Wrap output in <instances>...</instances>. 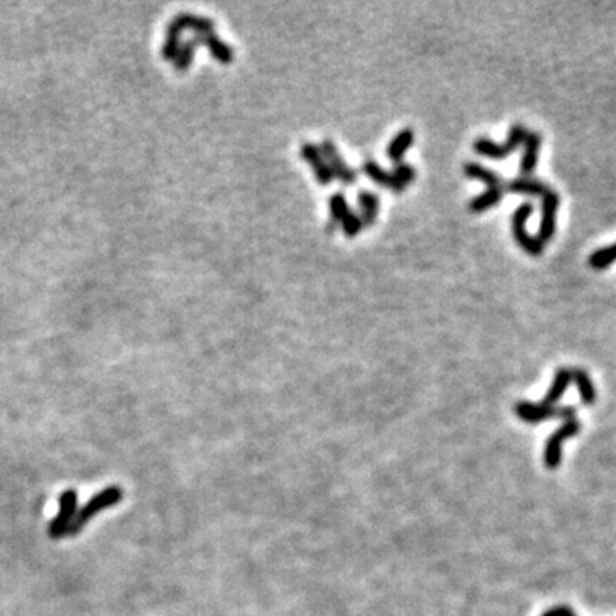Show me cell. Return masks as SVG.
I'll use <instances>...</instances> for the list:
<instances>
[{"label":"cell","instance_id":"5","mask_svg":"<svg viewBox=\"0 0 616 616\" xmlns=\"http://www.w3.org/2000/svg\"><path fill=\"white\" fill-rule=\"evenodd\" d=\"M319 148L320 151H322L324 158H326L334 180H339L343 185H353V183L358 180L356 172L346 163V160L341 156L339 149H337V145L332 143L331 139H324Z\"/></svg>","mask_w":616,"mask_h":616},{"label":"cell","instance_id":"12","mask_svg":"<svg viewBox=\"0 0 616 616\" xmlns=\"http://www.w3.org/2000/svg\"><path fill=\"white\" fill-rule=\"evenodd\" d=\"M505 190L510 194H520V195H532V197H543L548 192L549 187L546 183H543L538 178L532 177H517L514 180H510L505 185Z\"/></svg>","mask_w":616,"mask_h":616},{"label":"cell","instance_id":"11","mask_svg":"<svg viewBox=\"0 0 616 616\" xmlns=\"http://www.w3.org/2000/svg\"><path fill=\"white\" fill-rule=\"evenodd\" d=\"M570 382H572V368L556 370L555 378H553V384L549 387V390L539 405L543 407H555L556 402L561 399V395L567 392Z\"/></svg>","mask_w":616,"mask_h":616},{"label":"cell","instance_id":"8","mask_svg":"<svg viewBox=\"0 0 616 616\" xmlns=\"http://www.w3.org/2000/svg\"><path fill=\"white\" fill-rule=\"evenodd\" d=\"M361 170H363V173L370 178V180L375 182L377 185L385 187V189H389L392 194L399 195V194L405 192L406 187L402 185V183L399 182L392 173L385 172V170L382 168V166L378 165L375 160H366L365 163L361 165Z\"/></svg>","mask_w":616,"mask_h":616},{"label":"cell","instance_id":"1","mask_svg":"<svg viewBox=\"0 0 616 616\" xmlns=\"http://www.w3.org/2000/svg\"><path fill=\"white\" fill-rule=\"evenodd\" d=\"M526 136L527 128L520 126V123H515V126H512L509 137H507V141L503 144L493 143L488 137H480V139L474 141L473 148L480 156L490 158V160H505L507 156H510V154L524 143Z\"/></svg>","mask_w":616,"mask_h":616},{"label":"cell","instance_id":"13","mask_svg":"<svg viewBox=\"0 0 616 616\" xmlns=\"http://www.w3.org/2000/svg\"><path fill=\"white\" fill-rule=\"evenodd\" d=\"M414 144V131L413 128H402L392 137L389 145H387V158L392 161L394 165L402 163V158L407 149Z\"/></svg>","mask_w":616,"mask_h":616},{"label":"cell","instance_id":"15","mask_svg":"<svg viewBox=\"0 0 616 616\" xmlns=\"http://www.w3.org/2000/svg\"><path fill=\"white\" fill-rule=\"evenodd\" d=\"M572 380L576 382V387L581 394L582 405L593 406L596 402V387H594L593 378L584 368H576L572 370Z\"/></svg>","mask_w":616,"mask_h":616},{"label":"cell","instance_id":"10","mask_svg":"<svg viewBox=\"0 0 616 616\" xmlns=\"http://www.w3.org/2000/svg\"><path fill=\"white\" fill-rule=\"evenodd\" d=\"M194 41L197 45H206V47L209 48L211 55L214 57L216 60L221 62V64H231L233 58H235V55H233V50L228 47L223 40H219L212 31L197 33V36H195Z\"/></svg>","mask_w":616,"mask_h":616},{"label":"cell","instance_id":"21","mask_svg":"<svg viewBox=\"0 0 616 616\" xmlns=\"http://www.w3.org/2000/svg\"><path fill=\"white\" fill-rule=\"evenodd\" d=\"M392 175L405 187L409 185V183H413L416 180V170L413 168V166L407 165V163L394 165V173Z\"/></svg>","mask_w":616,"mask_h":616},{"label":"cell","instance_id":"18","mask_svg":"<svg viewBox=\"0 0 616 616\" xmlns=\"http://www.w3.org/2000/svg\"><path fill=\"white\" fill-rule=\"evenodd\" d=\"M351 211L349 209L348 199L344 194L336 192L329 197V212H331V224H327V231H334L336 226H339L344 216Z\"/></svg>","mask_w":616,"mask_h":616},{"label":"cell","instance_id":"4","mask_svg":"<svg viewBox=\"0 0 616 616\" xmlns=\"http://www.w3.org/2000/svg\"><path fill=\"white\" fill-rule=\"evenodd\" d=\"M578 431H581V422H578L577 418H573V419H567L559 430L553 431V434L549 435L546 444H544V453H543L546 469L553 471V469L559 468L561 462V447H563V444L567 442L568 439H572L573 435H577Z\"/></svg>","mask_w":616,"mask_h":616},{"label":"cell","instance_id":"9","mask_svg":"<svg viewBox=\"0 0 616 616\" xmlns=\"http://www.w3.org/2000/svg\"><path fill=\"white\" fill-rule=\"evenodd\" d=\"M541 149V134L538 132H527L524 139V153L520 158V173L522 177H531L536 172Z\"/></svg>","mask_w":616,"mask_h":616},{"label":"cell","instance_id":"17","mask_svg":"<svg viewBox=\"0 0 616 616\" xmlns=\"http://www.w3.org/2000/svg\"><path fill=\"white\" fill-rule=\"evenodd\" d=\"M464 175L466 177L473 178V180L485 183V185H488V189H493V187H503L500 175L491 172V170L485 168V166L480 163H474V161L464 165Z\"/></svg>","mask_w":616,"mask_h":616},{"label":"cell","instance_id":"7","mask_svg":"<svg viewBox=\"0 0 616 616\" xmlns=\"http://www.w3.org/2000/svg\"><path fill=\"white\" fill-rule=\"evenodd\" d=\"M299 156L303 158V160L307 161L308 165H310L312 172L315 175V180H317L320 185L327 187L331 185L332 182H334V177H332L331 168H329L326 158H324L322 151H320V148L317 144L314 143H305L302 144V148H299Z\"/></svg>","mask_w":616,"mask_h":616},{"label":"cell","instance_id":"2","mask_svg":"<svg viewBox=\"0 0 616 616\" xmlns=\"http://www.w3.org/2000/svg\"><path fill=\"white\" fill-rule=\"evenodd\" d=\"M532 211H534V207L529 202L522 204V206L515 209L514 214H512V233H514L515 241H517V245L524 252L532 257H539L544 251V243H541L538 236L529 235L526 228L527 219L531 218Z\"/></svg>","mask_w":616,"mask_h":616},{"label":"cell","instance_id":"20","mask_svg":"<svg viewBox=\"0 0 616 616\" xmlns=\"http://www.w3.org/2000/svg\"><path fill=\"white\" fill-rule=\"evenodd\" d=\"M339 226L343 228L344 235H346L348 238H355V236L360 235L361 228H363V223H361V218L356 214V212L349 211L343 218V221H341Z\"/></svg>","mask_w":616,"mask_h":616},{"label":"cell","instance_id":"16","mask_svg":"<svg viewBox=\"0 0 616 616\" xmlns=\"http://www.w3.org/2000/svg\"><path fill=\"white\" fill-rule=\"evenodd\" d=\"M503 194H505V185L503 187H493V189L485 190V192L476 195L471 202H469V211L474 214H481V212L491 209V207L497 206L502 201Z\"/></svg>","mask_w":616,"mask_h":616},{"label":"cell","instance_id":"3","mask_svg":"<svg viewBox=\"0 0 616 616\" xmlns=\"http://www.w3.org/2000/svg\"><path fill=\"white\" fill-rule=\"evenodd\" d=\"M515 414L519 416L522 422L536 424L544 422V419H551V418H561V419H573L577 418V409L573 406H563V407H543L539 405H536V402H527V401H520L515 405L514 407Z\"/></svg>","mask_w":616,"mask_h":616},{"label":"cell","instance_id":"6","mask_svg":"<svg viewBox=\"0 0 616 616\" xmlns=\"http://www.w3.org/2000/svg\"><path fill=\"white\" fill-rule=\"evenodd\" d=\"M543 207H541V223L538 238L541 243H548L553 240L556 233V214L560 207V195L553 189H549L543 195Z\"/></svg>","mask_w":616,"mask_h":616},{"label":"cell","instance_id":"19","mask_svg":"<svg viewBox=\"0 0 616 616\" xmlns=\"http://www.w3.org/2000/svg\"><path fill=\"white\" fill-rule=\"evenodd\" d=\"M615 260H616V243L610 245V247L599 248V251L593 252L589 255V265L596 270L610 268Z\"/></svg>","mask_w":616,"mask_h":616},{"label":"cell","instance_id":"14","mask_svg":"<svg viewBox=\"0 0 616 616\" xmlns=\"http://www.w3.org/2000/svg\"><path fill=\"white\" fill-rule=\"evenodd\" d=\"M358 206H360L361 211L360 218L363 226H373L378 216V206H380V201H378L377 195L370 192V190L361 189L360 192H358Z\"/></svg>","mask_w":616,"mask_h":616},{"label":"cell","instance_id":"22","mask_svg":"<svg viewBox=\"0 0 616 616\" xmlns=\"http://www.w3.org/2000/svg\"><path fill=\"white\" fill-rule=\"evenodd\" d=\"M543 616H576V615H573V611L570 610L568 606L561 605V606H555V607H551V610L544 611Z\"/></svg>","mask_w":616,"mask_h":616}]
</instances>
